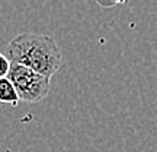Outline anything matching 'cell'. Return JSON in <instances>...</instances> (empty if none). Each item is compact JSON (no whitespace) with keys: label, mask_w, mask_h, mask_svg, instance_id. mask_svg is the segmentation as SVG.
<instances>
[{"label":"cell","mask_w":157,"mask_h":152,"mask_svg":"<svg viewBox=\"0 0 157 152\" xmlns=\"http://www.w3.org/2000/svg\"><path fill=\"white\" fill-rule=\"evenodd\" d=\"M10 63H19L38 73L52 78L63 64L61 50L50 35L22 32L12 38L5 48Z\"/></svg>","instance_id":"6da1fadb"},{"label":"cell","mask_w":157,"mask_h":152,"mask_svg":"<svg viewBox=\"0 0 157 152\" xmlns=\"http://www.w3.org/2000/svg\"><path fill=\"white\" fill-rule=\"evenodd\" d=\"M13 84L19 101L36 104L47 98L51 89V78L44 76L19 63H10L6 75Z\"/></svg>","instance_id":"7a4b0ae2"},{"label":"cell","mask_w":157,"mask_h":152,"mask_svg":"<svg viewBox=\"0 0 157 152\" xmlns=\"http://www.w3.org/2000/svg\"><path fill=\"white\" fill-rule=\"evenodd\" d=\"M0 102L12 105V107H16L19 104V97L16 94V89L7 76L0 78Z\"/></svg>","instance_id":"3957f363"},{"label":"cell","mask_w":157,"mask_h":152,"mask_svg":"<svg viewBox=\"0 0 157 152\" xmlns=\"http://www.w3.org/2000/svg\"><path fill=\"white\" fill-rule=\"evenodd\" d=\"M9 68H10V60L3 53H0V78H3V76L7 75Z\"/></svg>","instance_id":"277c9868"},{"label":"cell","mask_w":157,"mask_h":152,"mask_svg":"<svg viewBox=\"0 0 157 152\" xmlns=\"http://www.w3.org/2000/svg\"><path fill=\"white\" fill-rule=\"evenodd\" d=\"M102 7H112L117 5H125L128 0H96Z\"/></svg>","instance_id":"5b68a950"}]
</instances>
